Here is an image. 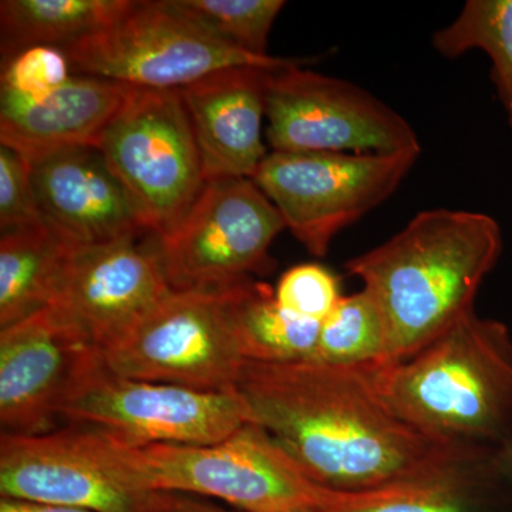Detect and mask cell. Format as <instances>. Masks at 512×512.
<instances>
[{
    "label": "cell",
    "instance_id": "cell-21",
    "mask_svg": "<svg viewBox=\"0 0 512 512\" xmlns=\"http://www.w3.org/2000/svg\"><path fill=\"white\" fill-rule=\"evenodd\" d=\"M431 43L447 59L476 49L490 57L491 80L512 130V0H468Z\"/></svg>",
    "mask_w": 512,
    "mask_h": 512
},
{
    "label": "cell",
    "instance_id": "cell-5",
    "mask_svg": "<svg viewBox=\"0 0 512 512\" xmlns=\"http://www.w3.org/2000/svg\"><path fill=\"white\" fill-rule=\"evenodd\" d=\"M62 52L73 74L143 90H181L232 67L276 70L303 63L249 55L192 19L174 0L131 2L116 22Z\"/></svg>",
    "mask_w": 512,
    "mask_h": 512
},
{
    "label": "cell",
    "instance_id": "cell-24",
    "mask_svg": "<svg viewBox=\"0 0 512 512\" xmlns=\"http://www.w3.org/2000/svg\"><path fill=\"white\" fill-rule=\"evenodd\" d=\"M192 19L249 55L269 56L268 42L282 0H174Z\"/></svg>",
    "mask_w": 512,
    "mask_h": 512
},
{
    "label": "cell",
    "instance_id": "cell-19",
    "mask_svg": "<svg viewBox=\"0 0 512 512\" xmlns=\"http://www.w3.org/2000/svg\"><path fill=\"white\" fill-rule=\"evenodd\" d=\"M130 5V0H3L2 64L32 47L66 49L106 29Z\"/></svg>",
    "mask_w": 512,
    "mask_h": 512
},
{
    "label": "cell",
    "instance_id": "cell-23",
    "mask_svg": "<svg viewBox=\"0 0 512 512\" xmlns=\"http://www.w3.org/2000/svg\"><path fill=\"white\" fill-rule=\"evenodd\" d=\"M387 335L376 302L365 289L342 296L320 325L313 362L332 366L383 365Z\"/></svg>",
    "mask_w": 512,
    "mask_h": 512
},
{
    "label": "cell",
    "instance_id": "cell-22",
    "mask_svg": "<svg viewBox=\"0 0 512 512\" xmlns=\"http://www.w3.org/2000/svg\"><path fill=\"white\" fill-rule=\"evenodd\" d=\"M510 484L503 474L352 491L346 503L323 512H483L488 493Z\"/></svg>",
    "mask_w": 512,
    "mask_h": 512
},
{
    "label": "cell",
    "instance_id": "cell-30",
    "mask_svg": "<svg viewBox=\"0 0 512 512\" xmlns=\"http://www.w3.org/2000/svg\"><path fill=\"white\" fill-rule=\"evenodd\" d=\"M498 468L508 483L512 484V430L507 441L497 453Z\"/></svg>",
    "mask_w": 512,
    "mask_h": 512
},
{
    "label": "cell",
    "instance_id": "cell-17",
    "mask_svg": "<svg viewBox=\"0 0 512 512\" xmlns=\"http://www.w3.org/2000/svg\"><path fill=\"white\" fill-rule=\"evenodd\" d=\"M136 90L73 74L43 99L0 94V144L26 161L63 148L94 146L101 131Z\"/></svg>",
    "mask_w": 512,
    "mask_h": 512
},
{
    "label": "cell",
    "instance_id": "cell-29",
    "mask_svg": "<svg viewBox=\"0 0 512 512\" xmlns=\"http://www.w3.org/2000/svg\"><path fill=\"white\" fill-rule=\"evenodd\" d=\"M0 512H94L80 510V508L53 507V505H42L23 503V501L0 498Z\"/></svg>",
    "mask_w": 512,
    "mask_h": 512
},
{
    "label": "cell",
    "instance_id": "cell-18",
    "mask_svg": "<svg viewBox=\"0 0 512 512\" xmlns=\"http://www.w3.org/2000/svg\"><path fill=\"white\" fill-rule=\"evenodd\" d=\"M76 245L47 224L0 235V329L50 306Z\"/></svg>",
    "mask_w": 512,
    "mask_h": 512
},
{
    "label": "cell",
    "instance_id": "cell-28",
    "mask_svg": "<svg viewBox=\"0 0 512 512\" xmlns=\"http://www.w3.org/2000/svg\"><path fill=\"white\" fill-rule=\"evenodd\" d=\"M173 512H242L234 508L222 507L211 503L205 498L191 497V495L175 494Z\"/></svg>",
    "mask_w": 512,
    "mask_h": 512
},
{
    "label": "cell",
    "instance_id": "cell-6",
    "mask_svg": "<svg viewBox=\"0 0 512 512\" xmlns=\"http://www.w3.org/2000/svg\"><path fill=\"white\" fill-rule=\"evenodd\" d=\"M94 147L158 237L181 224L207 184L178 90L137 89L101 131Z\"/></svg>",
    "mask_w": 512,
    "mask_h": 512
},
{
    "label": "cell",
    "instance_id": "cell-7",
    "mask_svg": "<svg viewBox=\"0 0 512 512\" xmlns=\"http://www.w3.org/2000/svg\"><path fill=\"white\" fill-rule=\"evenodd\" d=\"M241 285L174 291L120 342L103 350L114 375L201 390L237 389L244 356L235 301Z\"/></svg>",
    "mask_w": 512,
    "mask_h": 512
},
{
    "label": "cell",
    "instance_id": "cell-8",
    "mask_svg": "<svg viewBox=\"0 0 512 512\" xmlns=\"http://www.w3.org/2000/svg\"><path fill=\"white\" fill-rule=\"evenodd\" d=\"M0 495L94 512H173L175 494L141 487L103 431L69 424L39 436H0Z\"/></svg>",
    "mask_w": 512,
    "mask_h": 512
},
{
    "label": "cell",
    "instance_id": "cell-27",
    "mask_svg": "<svg viewBox=\"0 0 512 512\" xmlns=\"http://www.w3.org/2000/svg\"><path fill=\"white\" fill-rule=\"evenodd\" d=\"M46 224L28 161L12 148L0 144V232Z\"/></svg>",
    "mask_w": 512,
    "mask_h": 512
},
{
    "label": "cell",
    "instance_id": "cell-15",
    "mask_svg": "<svg viewBox=\"0 0 512 512\" xmlns=\"http://www.w3.org/2000/svg\"><path fill=\"white\" fill-rule=\"evenodd\" d=\"M28 164L47 225L73 244L154 234L99 148H63Z\"/></svg>",
    "mask_w": 512,
    "mask_h": 512
},
{
    "label": "cell",
    "instance_id": "cell-25",
    "mask_svg": "<svg viewBox=\"0 0 512 512\" xmlns=\"http://www.w3.org/2000/svg\"><path fill=\"white\" fill-rule=\"evenodd\" d=\"M73 76L69 59L56 47L37 46L2 64L0 94L39 100L62 87Z\"/></svg>",
    "mask_w": 512,
    "mask_h": 512
},
{
    "label": "cell",
    "instance_id": "cell-1",
    "mask_svg": "<svg viewBox=\"0 0 512 512\" xmlns=\"http://www.w3.org/2000/svg\"><path fill=\"white\" fill-rule=\"evenodd\" d=\"M373 366L245 362L237 389L252 424L330 490H377L500 471L498 451L447 446L394 412L377 389Z\"/></svg>",
    "mask_w": 512,
    "mask_h": 512
},
{
    "label": "cell",
    "instance_id": "cell-13",
    "mask_svg": "<svg viewBox=\"0 0 512 512\" xmlns=\"http://www.w3.org/2000/svg\"><path fill=\"white\" fill-rule=\"evenodd\" d=\"M103 365V350L52 306L0 329L2 434L59 429L64 403Z\"/></svg>",
    "mask_w": 512,
    "mask_h": 512
},
{
    "label": "cell",
    "instance_id": "cell-9",
    "mask_svg": "<svg viewBox=\"0 0 512 512\" xmlns=\"http://www.w3.org/2000/svg\"><path fill=\"white\" fill-rule=\"evenodd\" d=\"M420 154L272 151L252 180L278 208L293 237L309 254L323 258L340 232L396 192Z\"/></svg>",
    "mask_w": 512,
    "mask_h": 512
},
{
    "label": "cell",
    "instance_id": "cell-14",
    "mask_svg": "<svg viewBox=\"0 0 512 512\" xmlns=\"http://www.w3.org/2000/svg\"><path fill=\"white\" fill-rule=\"evenodd\" d=\"M171 292L160 237L144 234L76 245L50 306L104 350L120 342Z\"/></svg>",
    "mask_w": 512,
    "mask_h": 512
},
{
    "label": "cell",
    "instance_id": "cell-20",
    "mask_svg": "<svg viewBox=\"0 0 512 512\" xmlns=\"http://www.w3.org/2000/svg\"><path fill=\"white\" fill-rule=\"evenodd\" d=\"M235 322L245 362L258 363L311 359L322 325L286 311L276 301L275 289L255 279L239 288Z\"/></svg>",
    "mask_w": 512,
    "mask_h": 512
},
{
    "label": "cell",
    "instance_id": "cell-10",
    "mask_svg": "<svg viewBox=\"0 0 512 512\" xmlns=\"http://www.w3.org/2000/svg\"><path fill=\"white\" fill-rule=\"evenodd\" d=\"M286 225L252 178L207 181L181 224L160 237L174 291H221L274 269L269 249Z\"/></svg>",
    "mask_w": 512,
    "mask_h": 512
},
{
    "label": "cell",
    "instance_id": "cell-4",
    "mask_svg": "<svg viewBox=\"0 0 512 512\" xmlns=\"http://www.w3.org/2000/svg\"><path fill=\"white\" fill-rule=\"evenodd\" d=\"M113 440L130 476L158 493L214 498L242 512H323L349 495L306 476L255 424L207 446H131Z\"/></svg>",
    "mask_w": 512,
    "mask_h": 512
},
{
    "label": "cell",
    "instance_id": "cell-26",
    "mask_svg": "<svg viewBox=\"0 0 512 512\" xmlns=\"http://www.w3.org/2000/svg\"><path fill=\"white\" fill-rule=\"evenodd\" d=\"M342 296L338 276L319 264L292 266L275 288L276 301L282 308L299 318L320 323L328 318Z\"/></svg>",
    "mask_w": 512,
    "mask_h": 512
},
{
    "label": "cell",
    "instance_id": "cell-3",
    "mask_svg": "<svg viewBox=\"0 0 512 512\" xmlns=\"http://www.w3.org/2000/svg\"><path fill=\"white\" fill-rule=\"evenodd\" d=\"M394 412L447 446L498 451L512 430V336L476 311L399 363L373 366Z\"/></svg>",
    "mask_w": 512,
    "mask_h": 512
},
{
    "label": "cell",
    "instance_id": "cell-16",
    "mask_svg": "<svg viewBox=\"0 0 512 512\" xmlns=\"http://www.w3.org/2000/svg\"><path fill=\"white\" fill-rule=\"evenodd\" d=\"M272 72L232 67L178 90L200 150L205 181L254 178L268 156L262 123Z\"/></svg>",
    "mask_w": 512,
    "mask_h": 512
},
{
    "label": "cell",
    "instance_id": "cell-11",
    "mask_svg": "<svg viewBox=\"0 0 512 512\" xmlns=\"http://www.w3.org/2000/svg\"><path fill=\"white\" fill-rule=\"evenodd\" d=\"M60 419L131 446L218 443L252 424L238 389L201 390L114 375L101 366L74 390Z\"/></svg>",
    "mask_w": 512,
    "mask_h": 512
},
{
    "label": "cell",
    "instance_id": "cell-2",
    "mask_svg": "<svg viewBox=\"0 0 512 512\" xmlns=\"http://www.w3.org/2000/svg\"><path fill=\"white\" fill-rule=\"evenodd\" d=\"M503 252V231L484 212L421 211L379 247L346 262L382 315L383 365L417 355L474 311Z\"/></svg>",
    "mask_w": 512,
    "mask_h": 512
},
{
    "label": "cell",
    "instance_id": "cell-12",
    "mask_svg": "<svg viewBox=\"0 0 512 512\" xmlns=\"http://www.w3.org/2000/svg\"><path fill=\"white\" fill-rule=\"evenodd\" d=\"M274 70L266 89V140L275 153L394 154L421 151L409 121L339 77Z\"/></svg>",
    "mask_w": 512,
    "mask_h": 512
}]
</instances>
